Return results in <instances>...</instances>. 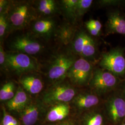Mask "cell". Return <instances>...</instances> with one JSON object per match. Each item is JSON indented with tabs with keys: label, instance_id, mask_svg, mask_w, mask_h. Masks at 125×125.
<instances>
[{
	"label": "cell",
	"instance_id": "22",
	"mask_svg": "<svg viewBox=\"0 0 125 125\" xmlns=\"http://www.w3.org/2000/svg\"><path fill=\"white\" fill-rule=\"evenodd\" d=\"M92 3V0H78L76 6V18H80L86 13Z\"/></svg>",
	"mask_w": 125,
	"mask_h": 125
},
{
	"label": "cell",
	"instance_id": "19",
	"mask_svg": "<svg viewBox=\"0 0 125 125\" xmlns=\"http://www.w3.org/2000/svg\"><path fill=\"white\" fill-rule=\"evenodd\" d=\"M78 0H63L61 1V8L68 18L75 19L76 6Z\"/></svg>",
	"mask_w": 125,
	"mask_h": 125
},
{
	"label": "cell",
	"instance_id": "10",
	"mask_svg": "<svg viewBox=\"0 0 125 125\" xmlns=\"http://www.w3.org/2000/svg\"><path fill=\"white\" fill-rule=\"evenodd\" d=\"M106 110L110 120L118 124L125 118V99L122 93L111 95L106 103Z\"/></svg>",
	"mask_w": 125,
	"mask_h": 125
},
{
	"label": "cell",
	"instance_id": "12",
	"mask_svg": "<svg viewBox=\"0 0 125 125\" xmlns=\"http://www.w3.org/2000/svg\"><path fill=\"white\" fill-rule=\"evenodd\" d=\"M56 28V24L52 18L39 19L32 26V30L35 33L45 39L49 38L54 34Z\"/></svg>",
	"mask_w": 125,
	"mask_h": 125
},
{
	"label": "cell",
	"instance_id": "28",
	"mask_svg": "<svg viewBox=\"0 0 125 125\" xmlns=\"http://www.w3.org/2000/svg\"><path fill=\"white\" fill-rule=\"evenodd\" d=\"M6 60V53L5 52L2 45L0 46V64L1 66H5Z\"/></svg>",
	"mask_w": 125,
	"mask_h": 125
},
{
	"label": "cell",
	"instance_id": "20",
	"mask_svg": "<svg viewBox=\"0 0 125 125\" xmlns=\"http://www.w3.org/2000/svg\"><path fill=\"white\" fill-rule=\"evenodd\" d=\"M15 85L13 82H9L5 83L0 90V100L1 101L10 100L15 95Z\"/></svg>",
	"mask_w": 125,
	"mask_h": 125
},
{
	"label": "cell",
	"instance_id": "17",
	"mask_svg": "<svg viewBox=\"0 0 125 125\" xmlns=\"http://www.w3.org/2000/svg\"><path fill=\"white\" fill-rule=\"evenodd\" d=\"M20 82L24 89L31 94H38L43 88L41 81L34 76H24L20 79Z\"/></svg>",
	"mask_w": 125,
	"mask_h": 125
},
{
	"label": "cell",
	"instance_id": "4",
	"mask_svg": "<svg viewBox=\"0 0 125 125\" xmlns=\"http://www.w3.org/2000/svg\"><path fill=\"white\" fill-rule=\"evenodd\" d=\"M72 48L76 54L89 61L94 58L97 52L95 41L84 30L77 31L74 35Z\"/></svg>",
	"mask_w": 125,
	"mask_h": 125
},
{
	"label": "cell",
	"instance_id": "30",
	"mask_svg": "<svg viewBox=\"0 0 125 125\" xmlns=\"http://www.w3.org/2000/svg\"><path fill=\"white\" fill-rule=\"evenodd\" d=\"M55 125H76L74 121L72 120H66L58 123Z\"/></svg>",
	"mask_w": 125,
	"mask_h": 125
},
{
	"label": "cell",
	"instance_id": "3",
	"mask_svg": "<svg viewBox=\"0 0 125 125\" xmlns=\"http://www.w3.org/2000/svg\"><path fill=\"white\" fill-rule=\"evenodd\" d=\"M99 65L102 69L120 77L125 76V56L121 48L116 47L102 54Z\"/></svg>",
	"mask_w": 125,
	"mask_h": 125
},
{
	"label": "cell",
	"instance_id": "26",
	"mask_svg": "<svg viewBox=\"0 0 125 125\" xmlns=\"http://www.w3.org/2000/svg\"><path fill=\"white\" fill-rule=\"evenodd\" d=\"M10 5L9 6V1L5 0H0V13H7L9 9Z\"/></svg>",
	"mask_w": 125,
	"mask_h": 125
},
{
	"label": "cell",
	"instance_id": "24",
	"mask_svg": "<svg viewBox=\"0 0 125 125\" xmlns=\"http://www.w3.org/2000/svg\"><path fill=\"white\" fill-rule=\"evenodd\" d=\"M3 117L1 122V125H21L18 121L11 116L3 108Z\"/></svg>",
	"mask_w": 125,
	"mask_h": 125
},
{
	"label": "cell",
	"instance_id": "29",
	"mask_svg": "<svg viewBox=\"0 0 125 125\" xmlns=\"http://www.w3.org/2000/svg\"><path fill=\"white\" fill-rule=\"evenodd\" d=\"M86 28H87V29L88 30V31H89V33L94 36H98L100 31H98V30H97L95 28H94V27L89 25V24H85Z\"/></svg>",
	"mask_w": 125,
	"mask_h": 125
},
{
	"label": "cell",
	"instance_id": "23",
	"mask_svg": "<svg viewBox=\"0 0 125 125\" xmlns=\"http://www.w3.org/2000/svg\"><path fill=\"white\" fill-rule=\"evenodd\" d=\"M9 28L8 20V13L0 14V38L1 40L5 36L6 32Z\"/></svg>",
	"mask_w": 125,
	"mask_h": 125
},
{
	"label": "cell",
	"instance_id": "11",
	"mask_svg": "<svg viewBox=\"0 0 125 125\" xmlns=\"http://www.w3.org/2000/svg\"><path fill=\"white\" fill-rule=\"evenodd\" d=\"M106 31L108 34L125 35V18L121 12L115 10L108 13Z\"/></svg>",
	"mask_w": 125,
	"mask_h": 125
},
{
	"label": "cell",
	"instance_id": "6",
	"mask_svg": "<svg viewBox=\"0 0 125 125\" xmlns=\"http://www.w3.org/2000/svg\"><path fill=\"white\" fill-rule=\"evenodd\" d=\"M94 69L90 61L84 58H77L68 72L67 76L72 83L78 86L89 84Z\"/></svg>",
	"mask_w": 125,
	"mask_h": 125
},
{
	"label": "cell",
	"instance_id": "18",
	"mask_svg": "<svg viewBox=\"0 0 125 125\" xmlns=\"http://www.w3.org/2000/svg\"><path fill=\"white\" fill-rule=\"evenodd\" d=\"M38 10L44 15H52L57 12L58 7L54 0H41L38 2Z\"/></svg>",
	"mask_w": 125,
	"mask_h": 125
},
{
	"label": "cell",
	"instance_id": "13",
	"mask_svg": "<svg viewBox=\"0 0 125 125\" xmlns=\"http://www.w3.org/2000/svg\"><path fill=\"white\" fill-rule=\"evenodd\" d=\"M99 102L100 99L94 93H82L76 95L73 99V103L75 106L82 110L93 107Z\"/></svg>",
	"mask_w": 125,
	"mask_h": 125
},
{
	"label": "cell",
	"instance_id": "31",
	"mask_svg": "<svg viewBox=\"0 0 125 125\" xmlns=\"http://www.w3.org/2000/svg\"><path fill=\"white\" fill-rule=\"evenodd\" d=\"M121 93L123 94V96L124 97V98L125 99V84L123 86V89H122V90Z\"/></svg>",
	"mask_w": 125,
	"mask_h": 125
},
{
	"label": "cell",
	"instance_id": "21",
	"mask_svg": "<svg viewBox=\"0 0 125 125\" xmlns=\"http://www.w3.org/2000/svg\"><path fill=\"white\" fill-rule=\"evenodd\" d=\"M103 116L96 111L89 112L86 115L83 120V125H103Z\"/></svg>",
	"mask_w": 125,
	"mask_h": 125
},
{
	"label": "cell",
	"instance_id": "1",
	"mask_svg": "<svg viewBox=\"0 0 125 125\" xmlns=\"http://www.w3.org/2000/svg\"><path fill=\"white\" fill-rule=\"evenodd\" d=\"M7 13L9 27L13 30L23 29L36 16L31 3L26 1H17L10 5Z\"/></svg>",
	"mask_w": 125,
	"mask_h": 125
},
{
	"label": "cell",
	"instance_id": "27",
	"mask_svg": "<svg viewBox=\"0 0 125 125\" xmlns=\"http://www.w3.org/2000/svg\"><path fill=\"white\" fill-rule=\"evenodd\" d=\"M85 24H89V25L94 27V28H95L98 31H101L102 27V25L101 23L98 20L91 19L89 20V21H88L87 22H86Z\"/></svg>",
	"mask_w": 125,
	"mask_h": 125
},
{
	"label": "cell",
	"instance_id": "2",
	"mask_svg": "<svg viewBox=\"0 0 125 125\" xmlns=\"http://www.w3.org/2000/svg\"><path fill=\"white\" fill-rule=\"evenodd\" d=\"M120 83V77L101 68L94 70L89 85L94 94L100 95L115 89Z\"/></svg>",
	"mask_w": 125,
	"mask_h": 125
},
{
	"label": "cell",
	"instance_id": "32",
	"mask_svg": "<svg viewBox=\"0 0 125 125\" xmlns=\"http://www.w3.org/2000/svg\"><path fill=\"white\" fill-rule=\"evenodd\" d=\"M122 125H125V123H124V124H123Z\"/></svg>",
	"mask_w": 125,
	"mask_h": 125
},
{
	"label": "cell",
	"instance_id": "8",
	"mask_svg": "<svg viewBox=\"0 0 125 125\" xmlns=\"http://www.w3.org/2000/svg\"><path fill=\"white\" fill-rule=\"evenodd\" d=\"M5 66L17 74L35 71L37 64L28 55L17 52L6 53Z\"/></svg>",
	"mask_w": 125,
	"mask_h": 125
},
{
	"label": "cell",
	"instance_id": "25",
	"mask_svg": "<svg viewBox=\"0 0 125 125\" xmlns=\"http://www.w3.org/2000/svg\"><path fill=\"white\" fill-rule=\"evenodd\" d=\"M124 1L119 0H103L99 1V3L102 6H115L121 4Z\"/></svg>",
	"mask_w": 125,
	"mask_h": 125
},
{
	"label": "cell",
	"instance_id": "5",
	"mask_svg": "<svg viewBox=\"0 0 125 125\" xmlns=\"http://www.w3.org/2000/svg\"><path fill=\"white\" fill-rule=\"evenodd\" d=\"M76 95V90L72 85L59 82L45 92L43 100L47 104L55 105L59 103H67L73 100Z\"/></svg>",
	"mask_w": 125,
	"mask_h": 125
},
{
	"label": "cell",
	"instance_id": "15",
	"mask_svg": "<svg viewBox=\"0 0 125 125\" xmlns=\"http://www.w3.org/2000/svg\"><path fill=\"white\" fill-rule=\"evenodd\" d=\"M70 106L68 103H59L54 105L47 113L46 120L49 122H56L63 120L69 114Z\"/></svg>",
	"mask_w": 125,
	"mask_h": 125
},
{
	"label": "cell",
	"instance_id": "16",
	"mask_svg": "<svg viewBox=\"0 0 125 125\" xmlns=\"http://www.w3.org/2000/svg\"><path fill=\"white\" fill-rule=\"evenodd\" d=\"M39 108L35 104L28 103L27 106L21 112L22 122L24 125H33L38 119Z\"/></svg>",
	"mask_w": 125,
	"mask_h": 125
},
{
	"label": "cell",
	"instance_id": "7",
	"mask_svg": "<svg viewBox=\"0 0 125 125\" xmlns=\"http://www.w3.org/2000/svg\"><path fill=\"white\" fill-rule=\"evenodd\" d=\"M77 58L72 54H62L54 59L50 66L48 76L51 80L60 82L67 76V73Z\"/></svg>",
	"mask_w": 125,
	"mask_h": 125
},
{
	"label": "cell",
	"instance_id": "14",
	"mask_svg": "<svg viewBox=\"0 0 125 125\" xmlns=\"http://www.w3.org/2000/svg\"><path fill=\"white\" fill-rule=\"evenodd\" d=\"M27 94L21 88H19L13 98L9 100L7 106L10 111L21 112L28 104Z\"/></svg>",
	"mask_w": 125,
	"mask_h": 125
},
{
	"label": "cell",
	"instance_id": "9",
	"mask_svg": "<svg viewBox=\"0 0 125 125\" xmlns=\"http://www.w3.org/2000/svg\"><path fill=\"white\" fill-rule=\"evenodd\" d=\"M13 52L27 55H35L40 53L43 46L36 39L29 35H22L14 38L9 45Z\"/></svg>",
	"mask_w": 125,
	"mask_h": 125
}]
</instances>
